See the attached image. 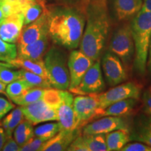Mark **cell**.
<instances>
[{
    "mask_svg": "<svg viewBox=\"0 0 151 151\" xmlns=\"http://www.w3.org/2000/svg\"><path fill=\"white\" fill-rule=\"evenodd\" d=\"M108 151H119L130 141L129 129H117L106 134Z\"/></svg>",
    "mask_w": 151,
    "mask_h": 151,
    "instance_id": "obj_23",
    "label": "cell"
},
{
    "mask_svg": "<svg viewBox=\"0 0 151 151\" xmlns=\"http://www.w3.org/2000/svg\"><path fill=\"white\" fill-rule=\"evenodd\" d=\"M4 18V14H3L2 11H1V8H0V20H1V19Z\"/></svg>",
    "mask_w": 151,
    "mask_h": 151,
    "instance_id": "obj_44",
    "label": "cell"
},
{
    "mask_svg": "<svg viewBox=\"0 0 151 151\" xmlns=\"http://www.w3.org/2000/svg\"><path fill=\"white\" fill-rule=\"evenodd\" d=\"M62 101L58 108V122L60 131H72L78 129L73 109V94L70 91L62 90Z\"/></svg>",
    "mask_w": 151,
    "mask_h": 151,
    "instance_id": "obj_14",
    "label": "cell"
},
{
    "mask_svg": "<svg viewBox=\"0 0 151 151\" xmlns=\"http://www.w3.org/2000/svg\"><path fill=\"white\" fill-rule=\"evenodd\" d=\"M139 104V99L134 98H129L117 101L106 107L102 111L100 118L104 116L129 117L134 114Z\"/></svg>",
    "mask_w": 151,
    "mask_h": 151,
    "instance_id": "obj_20",
    "label": "cell"
},
{
    "mask_svg": "<svg viewBox=\"0 0 151 151\" xmlns=\"http://www.w3.org/2000/svg\"><path fill=\"white\" fill-rule=\"evenodd\" d=\"M146 69L151 76V38L150 41V44L148 47V59H147V65Z\"/></svg>",
    "mask_w": 151,
    "mask_h": 151,
    "instance_id": "obj_40",
    "label": "cell"
},
{
    "mask_svg": "<svg viewBox=\"0 0 151 151\" xmlns=\"http://www.w3.org/2000/svg\"><path fill=\"white\" fill-rule=\"evenodd\" d=\"M46 140L42 138L34 137L29 139L25 144L20 146V151H36L40 150L43 144L46 142Z\"/></svg>",
    "mask_w": 151,
    "mask_h": 151,
    "instance_id": "obj_33",
    "label": "cell"
},
{
    "mask_svg": "<svg viewBox=\"0 0 151 151\" xmlns=\"http://www.w3.org/2000/svg\"><path fill=\"white\" fill-rule=\"evenodd\" d=\"M81 129L72 131H60L55 136L43 144L41 151H63L67 150L71 143L79 135H81Z\"/></svg>",
    "mask_w": 151,
    "mask_h": 151,
    "instance_id": "obj_18",
    "label": "cell"
},
{
    "mask_svg": "<svg viewBox=\"0 0 151 151\" xmlns=\"http://www.w3.org/2000/svg\"><path fill=\"white\" fill-rule=\"evenodd\" d=\"M29 1V0H1L0 8L5 18L12 14L22 13Z\"/></svg>",
    "mask_w": 151,
    "mask_h": 151,
    "instance_id": "obj_28",
    "label": "cell"
},
{
    "mask_svg": "<svg viewBox=\"0 0 151 151\" xmlns=\"http://www.w3.org/2000/svg\"><path fill=\"white\" fill-rule=\"evenodd\" d=\"M10 64L14 65L16 68H20L30 72L35 73L36 74L40 75L48 80L44 60L43 59L34 60L17 56L14 60L10 62Z\"/></svg>",
    "mask_w": 151,
    "mask_h": 151,
    "instance_id": "obj_22",
    "label": "cell"
},
{
    "mask_svg": "<svg viewBox=\"0 0 151 151\" xmlns=\"http://www.w3.org/2000/svg\"><path fill=\"white\" fill-rule=\"evenodd\" d=\"M141 92V88L134 82H124L118 86H113L106 92L94 94L99 101V115L100 118L102 111L113 104L121 100L134 98L139 99Z\"/></svg>",
    "mask_w": 151,
    "mask_h": 151,
    "instance_id": "obj_6",
    "label": "cell"
},
{
    "mask_svg": "<svg viewBox=\"0 0 151 151\" xmlns=\"http://www.w3.org/2000/svg\"><path fill=\"white\" fill-rule=\"evenodd\" d=\"M52 1L60 3V4L82 6L84 0H52Z\"/></svg>",
    "mask_w": 151,
    "mask_h": 151,
    "instance_id": "obj_38",
    "label": "cell"
},
{
    "mask_svg": "<svg viewBox=\"0 0 151 151\" xmlns=\"http://www.w3.org/2000/svg\"><path fill=\"white\" fill-rule=\"evenodd\" d=\"M108 50L118 57L126 68L133 65L135 47L131 24L124 23L116 28L109 43Z\"/></svg>",
    "mask_w": 151,
    "mask_h": 151,
    "instance_id": "obj_5",
    "label": "cell"
},
{
    "mask_svg": "<svg viewBox=\"0 0 151 151\" xmlns=\"http://www.w3.org/2000/svg\"><path fill=\"white\" fill-rule=\"evenodd\" d=\"M130 24L135 47L134 71L139 76H143L146 71L151 38V12L141 10L132 18Z\"/></svg>",
    "mask_w": 151,
    "mask_h": 151,
    "instance_id": "obj_3",
    "label": "cell"
},
{
    "mask_svg": "<svg viewBox=\"0 0 151 151\" xmlns=\"http://www.w3.org/2000/svg\"><path fill=\"white\" fill-rule=\"evenodd\" d=\"M76 140L82 151H108L104 134L79 135Z\"/></svg>",
    "mask_w": 151,
    "mask_h": 151,
    "instance_id": "obj_21",
    "label": "cell"
},
{
    "mask_svg": "<svg viewBox=\"0 0 151 151\" xmlns=\"http://www.w3.org/2000/svg\"><path fill=\"white\" fill-rule=\"evenodd\" d=\"M105 88L101 61L97 60L86 71L78 86L71 92L78 94H98L104 91Z\"/></svg>",
    "mask_w": 151,
    "mask_h": 151,
    "instance_id": "obj_8",
    "label": "cell"
},
{
    "mask_svg": "<svg viewBox=\"0 0 151 151\" xmlns=\"http://www.w3.org/2000/svg\"><path fill=\"white\" fill-rule=\"evenodd\" d=\"M7 137H8L6 134L4 129V128H2L1 124H0V150H2V148L6 141Z\"/></svg>",
    "mask_w": 151,
    "mask_h": 151,
    "instance_id": "obj_39",
    "label": "cell"
},
{
    "mask_svg": "<svg viewBox=\"0 0 151 151\" xmlns=\"http://www.w3.org/2000/svg\"><path fill=\"white\" fill-rule=\"evenodd\" d=\"M6 84L0 81V93L6 94Z\"/></svg>",
    "mask_w": 151,
    "mask_h": 151,
    "instance_id": "obj_43",
    "label": "cell"
},
{
    "mask_svg": "<svg viewBox=\"0 0 151 151\" xmlns=\"http://www.w3.org/2000/svg\"><path fill=\"white\" fill-rule=\"evenodd\" d=\"M86 26L80 50L94 61L99 60L111 27L108 0H84Z\"/></svg>",
    "mask_w": 151,
    "mask_h": 151,
    "instance_id": "obj_2",
    "label": "cell"
},
{
    "mask_svg": "<svg viewBox=\"0 0 151 151\" xmlns=\"http://www.w3.org/2000/svg\"><path fill=\"white\" fill-rule=\"evenodd\" d=\"M45 90L43 88H29L20 95L11 98V99L14 104L22 106L40 99L44 94Z\"/></svg>",
    "mask_w": 151,
    "mask_h": 151,
    "instance_id": "obj_27",
    "label": "cell"
},
{
    "mask_svg": "<svg viewBox=\"0 0 151 151\" xmlns=\"http://www.w3.org/2000/svg\"><path fill=\"white\" fill-rule=\"evenodd\" d=\"M132 121L129 117L104 116L85 125L83 134H106L117 129H130Z\"/></svg>",
    "mask_w": 151,
    "mask_h": 151,
    "instance_id": "obj_10",
    "label": "cell"
},
{
    "mask_svg": "<svg viewBox=\"0 0 151 151\" xmlns=\"http://www.w3.org/2000/svg\"><path fill=\"white\" fill-rule=\"evenodd\" d=\"M1 67H6V68H10V69H13V68H16L14 65H11L8 62H0V68Z\"/></svg>",
    "mask_w": 151,
    "mask_h": 151,
    "instance_id": "obj_42",
    "label": "cell"
},
{
    "mask_svg": "<svg viewBox=\"0 0 151 151\" xmlns=\"http://www.w3.org/2000/svg\"><path fill=\"white\" fill-rule=\"evenodd\" d=\"M24 26V15L18 13L5 17L0 20V38L7 43H15Z\"/></svg>",
    "mask_w": 151,
    "mask_h": 151,
    "instance_id": "obj_15",
    "label": "cell"
},
{
    "mask_svg": "<svg viewBox=\"0 0 151 151\" xmlns=\"http://www.w3.org/2000/svg\"><path fill=\"white\" fill-rule=\"evenodd\" d=\"M48 9V35L58 46L72 50L80 46L86 26L83 6L60 4Z\"/></svg>",
    "mask_w": 151,
    "mask_h": 151,
    "instance_id": "obj_1",
    "label": "cell"
},
{
    "mask_svg": "<svg viewBox=\"0 0 151 151\" xmlns=\"http://www.w3.org/2000/svg\"><path fill=\"white\" fill-rule=\"evenodd\" d=\"M49 35H45L32 43L18 45L17 56L29 60H42L48 46Z\"/></svg>",
    "mask_w": 151,
    "mask_h": 151,
    "instance_id": "obj_19",
    "label": "cell"
},
{
    "mask_svg": "<svg viewBox=\"0 0 151 151\" xmlns=\"http://www.w3.org/2000/svg\"><path fill=\"white\" fill-rule=\"evenodd\" d=\"M60 131V125L59 122H53V123H48L39 126L35 129V136L37 137L42 138L49 140L55 136Z\"/></svg>",
    "mask_w": 151,
    "mask_h": 151,
    "instance_id": "obj_29",
    "label": "cell"
},
{
    "mask_svg": "<svg viewBox=\"0 0 151 151\" xmlns=\"http://www.w3.org/2000/svg\"><path fill=\"white\" fill-rule=\"evenodd\" d=\"M15 107V105L12 104L8 100L4 98L0 97V120L3 118L4 116L9 113V111L12 110Z\"/></svg>",
    "mask_w": 151,
    "mask_h": 151,
    "instance_id": "obj_36",
    "label": "cell"
},
{
    "mask_svg": "<svg viewBox=\"0 0 151 151\" xmlns=\"http://www.w3.org/2000/svg\"><path fill=\"white\" fill-rule=\"evenodd\" d=\"M120 151H151V146L139 141L128 143Z\"/></svg>",
    "mask_w": 151,
    "mask_h": 151,
    "instance_id": "obj_35",
    "label": "cell"
},
{
    "mask_svg": "<svg viewBox=\"0 0 151 151\" xmlns=\"http://www.w3.org/2000/svg\"><path fill=\"white\" fill-rule=\"evenodd\" d=\"M20 71L11 70L10 68H0V81L8 85L13 81L20 78Z\"/></svg>",
    "mask_w": 151,
    "mask_h": 151,
    "instance_id": "obj_32",
    "label": "cell"
},
{
    "mask_svg": "<svg viewBox=\"0 0 151 151\" xmlns=\"http://www.w3.org/2000/svg\"><path fill=\"white\" fill-rule=\"evenodd\" d=\"M21 106L17 107L7 115L3 120L2 126L7 137H11L17 126L24 120Z\"/></svg>",
    "mask_w": 151,
    "mask_h": 151,
    "instance_id": "obj_26",
    "label": "cell"
},
{
    "mask_svg": "<svg viewBox=\"0 0 151 151\" xmlns=\"http://www.w3.org/2000/svg\"><path fill=\"white\" fill-rule=\"evenodd\" d=\"M21 109L24 118L33 125L43 122L58 121V109L52 107L42 97L35 102L22 106Z\"/></svg>",
    "mask_w": 151,
    "mask_h": 151,
    "instance_id": "obj_11",
    "label": "cell"
},
{
    "mask_svg": "<svg viewBox=\"0 0 151 151\" xmlns=\"http://www.w3.org/2000/svg\"><path fill=\"white\" fill-rule=\"evenodd\" d=\"M141 11L151 12V0H143Z\"/></svg>",
    "mask_w": 151,
    "mask_h": 151,
    "instance_id": "obj_41",
    "label": "cell"
},
{
    "mask_svg": "<svg viewBox=\"0 0 151 151\" xmlns=\"http://www.w3.org/2000/svg\"><path fill=\"white\" fill-rule=\"evenodd\" d=\"M48 9L46 0H29L22 11L24 25L31 23L39 18Z\"/></svg>",
    "mask_w": 151,
    "mask_h": 151,
    "instance_id": "obj_24",
    "label": "cell"
},
{
    "mask_svg": "<svg viewBox=\"0 0 151 151\" xmlns=\"http://www.w3.org/2000/svg\"><path fill=\"white\" fill-rule=\"evenodd\" d=\"M17 46L14 43H7L0 38V62L10 63L17 57Z\"/></svg>",
    "mask_w": 151,
    "mask_h": 151,
    "instance_id": "obj_30",
    "label": "cell"
},
{
    "mask_svg": "<svg viewBox=\"0 0 151 151\" xmlns=\"http://www.w3.org/2000/svg\"><path fill=\"white\" fill-rule=\"evenodd\" d=\"M101 67L105 80L109 86H118L127 81V68L118 57L109 50L101 58Z\"/></svg>",
    "mask_w": 151,
    "mask_h": 151,
    "instance_id": "obj_9",
    "label": "cell"
},
{
    "mask_svg": "<svg viewBox=\"0 0 151 151\" xmlns=\"http://www.w3.org/2000/svg\"><path fill=\"white\" fill-rule=\"evenodd\" d=\"M44 63L52 88L61 90L69 89L70 75L65 52L59 48L52 47L45 54Z\"/></svg>",
    "mask_w": 151,
    "mask_h": 151,
    "instance_id": "obj_4",
    "label": "cell"
},
{
    "mask_svg": "<svg viewBox=\"0 0 151 151\" xmlns=\"http://www.w3.org/2000/svg\"><path fill=\"white\" fill-rule=\"evenodd\" d=\"M73 109L78 129L98 118L99 101L94 94H78L73 99Z\"/></svg>",
    "mask_w": 151,
    "mask_h": 151,
    "instance_id": "obj_7",
    "label": "cell"
},
{
    "mask_svg": "<svg viewBox=\"0 0 151 151\" xmlns=\"http://www.w3.org/2000/svg\"><path fill=\"white\" fill-rule=\"evenodd\" d=\"M48 35V9L31 23L24 25L18 39V45H25Z\"/></svg>",
    "mask_w": 151,
    "mask_h": 151,
    "instance_id": "obj_13",
    "label": "cell"
},
{
    "mask_svg": "<svg viewBox=\"0 0 151 151\" xmlns=\"http://www.w3.org/2000/svg\"><path fill=\"white\" fill-rule=\"evenodd\" d=\"M142 111L146 115L151 116V86L143 92L141 96Z\"/></svg>",
    "mask_w": 151,
    "mask_h": 151,
    "instance_id": "obj_34",
    "label": "cell"
},
{
    "mask_svg": "<svg viewBox=\"0 0 151 151\" xmlns=\"http://www.w3.org/2000/svg\"><path fill=\"white\" fill-rule=\"evenodd\" d=\"M20 146L17 143L15 139L12 137H8L4 145L2 150L4 151H20Z\"/></svg>",
    "mask_w": 151,
    "mask_h": 151,
    "instance_id": "obj_37",
    "label": "cell"
},
{
    "mask_svg": "<svg viewBox=\"0 0 151 151\" xmlns=\"http://www.w3.org/2000/svg\"><path fill=\"white\" fill-rule=\"evenodd\" d=\"M29 88H31L24 82V81L19 78L8 84L6 88V94L11 99L20 95Z\"/></svg>",
    "mask_w": 151,
    "mask_h": 151,
    "instance_id": "obj_31",
    "label": "cell"
},
{
    "mask_svg": "<svg viewBox=\"0 0 151 151\" xmlns=\"http://www.w3.org/2000/svg\"><path fill=\"white\" fill-rule=\"evenodd\" d=\"M111 12L118 22L133 18L141 11L143 0H110Z\"/></svg>",
    "mask_w": 151,
    "mask_h": 151,
    "instance_id": "obj_16",
    "label": "cell"
},
{
    "mask_svg": "<svg viewBox=\"0 0 151 151\" xmlns=\"http://www.w3.org/2000/svg\"><path fill=\"white\" fill-rule=\"evenodd\" d=\"M130 141H139L151 146V116H138L129 129Z\"/></svg>",
    "mask_w": 151,
    "mask_h": 151,
    "instance_id": "obj_17",
    "label": "cell"
},
{
    "mask_svg": "<svg viewBox=\"0 0 151 151\" xmlns=\"http://www.w3.org/2000/svg\"><path fill=\"white\" fill-rule=\"evenodd\" d=\"M1 0H0V2H1Z\"/></svg>",
    "mask_w": 151,
    "mask_h": 151,
    "instance_id": "obj_45",
    "label": "cell"
},
{
    "mask_svg": "<svg viewBox=\"0 0 151 151\" xmlns=\"http://www.w3.org/2000/svg\"><path fill=\"white\" fill-rule=\"evenodd\" d=\"M94 61L81 50H73L68 59V68L70 75V86L69 90L75 89L80 83L85 73Z\"/></svg>",
    "mask_w": 151,
    "mask_h": 151,
    "instance_id": "obj_12",
    "label": "cell"
},
{
    "mask_svg": "<svg viewBox=\"0 0 151 151\" xmlns=\"http://www.w3.org/2000/svg\"><path fill=\"white\" fill-rule=\"evenodd\" d=\"M19 71L20 76V78L24 81V82L31 88H43V89L52 88L51 85L48 79L43 78L41 76L22 69H20Z\"/></svg>",
    "mask_w": 151,
    "mask_h": 151,
    "instance_id": "obj_25",
    "label": "cell"
}]
</instances>
